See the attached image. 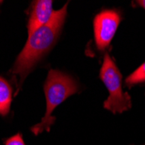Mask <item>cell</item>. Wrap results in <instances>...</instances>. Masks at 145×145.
<instances>
[{"label": "cell", "mask_w": 145, "mask_h": 145, "mask_svg": "<svg viewBox=\"0 0 145 145\" xmlns=\"http://www.w3.org/2000/svg\"><path fill=\"white\" fill-rule=\"evenodd\" d=\"M67 5L65 4L62 9L54 10L50 21L29 36L11 69L13 74L19 76L20 85L36 64L54 46L67 15Z\"/></svg>", "instance_id": "6da1fadb"}, {"label": "cell", "mask_w": 145, "mask_h": 145, "mask_svg": "<svg viewBox=\"0 0 145 145\" xmlns=\"http://www.w3.org/2000/svg\"><path fill=\"white\" fill-rule=\"evenodd\" d=\"M46 97V112L42 121L31 128L35 135L42 133L44 130H50V125L56 118L51 116L52 111L67 97L77 91V85L74 79L69 75L57 70H50L44 85Z\"/></svg>", "instance_id": "7a4b0ae2"}, {"label": "cell", "mask_w": 145, "mask_h": 145, "mask_svg": "<svg viewBox=\"0 0 145 145\" xmlns=\"http://www.w3.org/2000/svg\"><path fill=\"white\" fill-rule=\"evenodd\" d=\"M100 78L106 85L110 96L103 108L113 113H122L131 108V98L122 89V75L109 54H105L100 71Z\"/></svg>", "instance_id": "3957f363"}, {"label": "cell", "mask_w": 145, "mask_h": 145, "mask_svg": "<svg viewBox=\"0 0 145 145\" xmlns=\"http://www.w3.org/2000/svg\"><path fill=\"white\" fill-rule=\"evenodd\" d=\"M121 21L119 13L114 10H104L94 19L95 41L98 50H103L110 44Z\"/></svg>", "instance_id": "277c9868"}, {"label": "cell", "mask_w": 145, "mask_h": 145, "mask_svg": "<svg viewBox=\"0 0 145 145\" xmlns=\"http://www.w3.org/2000/svg\"><path fill=\"white\" fill-rule=\"evenodd\" d=\"M51 0H37L32 4L30 18L27 23V31L30 36L35 31L47 24L53 14Z\"/></svg>", "instance_id": "5b68a950"}, {"label": "cell", "mask_w": 145, "mask_h": 145, "mask_svg": "<svg viewBox=\"0 0 145 145\" xmlns=\"http://www.w3.org/2000/svg\"><path fill=\"white\" fill-rule=\"evenodd\" d=\"M12 89L5 78L0 76V115L6 116L10 108Z\"/></svg>", "instance_id": "8992f818"}, {"label": "cell", "mask_w": 145, "mask_h": 145, "mask_svg": "<svg viewBox=\"0 0 145 145\" xmlns=\"http://www.w3.org/2000/svg\"><path fill=\"white\" fill-rule=\"evenodd\" d=\"M125 82L128 85H133L145 82V63H143L132 74H130L126 78Z\"/></svg>", "instance_id": "52a82bcc"}, {"label": "cell", "mask_w": 145, "mask_h": 145, "mask_svg": "<svg viewBox=\"0 0 145 145\" xmlns=\"http://www.w3.org/2000/svg\"><path fill=\"white\" fill-rule=\"evenodd\" d=\"M5 145H25L22 135L20 133L8 138L5 141Z\"/></svg>", "instance_id": "ba28073f"}, {"label": "cell", "mask_w": 145, "mask_h": 145, "mask_svg": "<svg viewBox=\"0 0 145 145\" xmlns=\"http://www.w3.org/2000/svg\"><path fill=\"white\" fill-rule=\"evenodd\" d=\"M137 4L145 9V0H140V1H138V2H137Z\"/></svg>", "instance_id": "9c48e42d"}, {"label": "cell", "mask_w": 145, "mask_h": 145, "mask_svg": "<svg viewBox=\"0 0 145 145\" xmlns=\"http://www.w3.org/2000/svg\"><path fill=\"white\" fill-rule=\"evenodd\" d=\"M1 3H2V2H1V1H0V4H1Z\"/></svg>", "instance_id": "30bf717a"}]
</instances>
